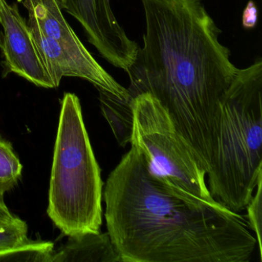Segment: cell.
Returning <instances> with one entry per match:
<instances>
[{"mask_svg": "<svg viewBox=\"0 0 262 262\" xmlns=\"http://www.w3.org/2000/svg\"><path fill=\"white\" fill-rule=\"evenodd\" d=\"M0 50L5 74L14 73L34 85L56 88L29 27L16 4L0 0Z\"/></svg>", "mask_w": 262, "mask_h": 262, "instance_id": "52a82bcc", "label": "cell"}, {"mask_svg": "<svg viewBox=\"0 0 262 262\" xmlns=\"http://www.w3.org/2000/svg\"><path fill=\"white\" fill-rule=\"evenodd\" d=\"M98 90L102 114L111 126L118 143L125 147L131 141L133 99L122 100L108 92Z\"/></svg>", "mask_w": 262, "mask_h": 262, "instance_id": "30bf717a", "label": "cell"}, {"mask_svg": "<svg viewBox=\"0 0 262 262\" xmlns=\"http://www.w3.org/2000/svg\"><path fill=\"white\" fill-rule=\"evenodd\" d=\"M141 2L146 30L127 72V90L132 98L148 93L166 108L208 173L222 103L238 69L202 0Z\"/></svg>", "mask_w": 262, "mask_h": 262, "instance_id": "7a4b0ae2", "label": "cell"}, {"mask_svg": "<svg viewBox=\"0 0 262 262\" xmlns=\"http://www.w3.org/2000/svg\"><path fill=\"white\" fill-rule=\"evenodd\" d=\"M103 182L79 98L66 93L61 107L47 213L65 235L100 232Z\"/></svg>", "mask_w": 262, "mask_h": 262, "instance_id": "277c9868", "label": "cell"}, {"mask_svg": "<svg viewBox=\"0 0 262 262\" xmlns=\"http://www.w3.org/2000/svg\"><path fill=\"white\" fill-rule=\"evenodd\" d=\"M27 232V223L19 217L10 223L0 225V254L27 243L29 241Z\"/></svg>", "mask_w": 262, "mask_h": 262, "instance_id": "4fadbf2b", "label": "cell"}, {"mask_svg": "<svg viewBox=\"0 0 262 262\" xmlns=\"http://www.w3.org/2000/svg\"><path fill=\"white\" fill-rule=\"evenodd\" d=\"M258 19V10L253 0H249L242 15V26L247 30L254 28Z\"/></svg>", "mask_w": 262, "mask_h": 262, "instance_id": "9a60e30c", "label": "cell"}, {"mask_svg": "<svg viewBox=\"0 0 262 262\" xmlns=\"http://www.w3.org/2000/svg\"><path fill=\"white\" fill-rule=\"evenodd\" d=\"M63 10L80 24L89 42L113 67L128 72L139 45L127 36L110 0H62Z\"/></svg>", "mask_w": 262, "mask_h": 262, "instance_id": "8992f818", "label": "cell"}, {"mask_svg": "<svg viewBox=\"0 0 262 262\" xmlns=\"http://www.w3.org/2000/svg\"><path fill=\"white\" fill-rule=\"evenodd\" d=\"M51 262H122L108 232L72 236L56 252Z\"/></svg>", "mask_w": 262, "mask_h": 262, "instance_id": "9c48e42d", "label": "cell"}, {"mask_svg": "<svg viewBox=\"0 0 262 262\" xmlns=\"http://www.w3.org/2000/svg\"><path fill=\"white\" fill-rule=\"evenodd\" d=\"M23 165L11 144L0 136V197L13 189L22 174Z\"/></svg>", "mask_w": 262, "mask_h": 262, "instance_id": "8fae6325", "label": "cell"}, {"mask_svg": "<svg viewBox=\"0 0 262 262\" xmlns=\"http://www.w3.org/2000/svg\"><path fill=\"white\" fill-rule=\"evenodd\" d=\"M262 60L238 69L221 111L207 185L213 199L240 213L262 176Z\"/></svg>", "mask_w": 262, "mask_h": 262, "instance_id": "3957f363", "label": "cell"}, {"mask_svg": "<svg viewBox=\"0 0 262 262\" xmlns=\"http://www.w3.org/2000/svg\"><path fill=\"white\" fill-rule=\"evenodd\" d=\"M131 144L150 170L171 185L201 199H214L203 169L166 108L151 95L133 98Z\"/></svg>", "mask_w": 262, "mask_h": 262, "instance_id": "5b68a950", "label": "cell"}, {"mask_svg": "<svg viewBox=\"0 0 262 262\" xmlns=\"http://www.w3.org/2000/svg\"><path fill=\"white\" fill-rule=\"evenodd\" d=\"M53 244L49 242L27 243L0 254V261L51 262Z\"/></svg>", "mask_w": 262, "mask_h": 262, "instance_id": "7c38bea8", "label": "cell"}, {"mask_svg": "<svg viewBox=\"0 0 262 262\" xmlns=\"http://www.w3.org/2000/svg\"><path fill=\"white\" fill-rule=\"evenodd\" d=\"M255 189V194H253L251 200L245 208L247 210V214L244 217L248 222L251 231H254L255 234L259 257L261 260L262 176L259 178Z\"/></svg>", "mask_w": 262, "mask_h": 262, "instance_id": "5bb4252c", "label": "cell"}, {"mask_svg": "<svg viewBox=\"0 0 262 262\" xmlns=\"http://www.w3.org/2000/svg\"><path fill=\"white\" fill-rule=\"evenodd\" d=\"M102 194L107 232L122 262H249L257 247L240 213L176 188L134 147Z\"/></svg>", "mask_w": 262, "mask_h": 262, "instance_id": "6da1fadb", "label": "cell"}, {"mask_svg": "<svg viewBox=\"0 0 262 262\" xmlns=\"http://www.w3.org/2000/svg\"><path fill=\"white\" fill-rule=\"evenodd\" d=\"M17 219V216L12 213L6 205L4 198L0 197V225L10 223Z\"/></svg>", "mask_w": 262, "mask_h": 262, "instance_id": "2e32d148", "label": "cell"}, {"mask_svg": "<svg viewBox=\"0 0 262 262\" xmlns=\"http://www.w3.org/2000/svg\"><path fill=\"white\" fill-rule=\"evenodd\" d=\"M21 2L47 38L84 60L96 61L64 17L62 0H21Z\"/></svg>", "mask_w": 262, "mask_h": 262, "instance_id": "ba28073f", "label": "cell"}]
</instances>
